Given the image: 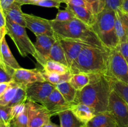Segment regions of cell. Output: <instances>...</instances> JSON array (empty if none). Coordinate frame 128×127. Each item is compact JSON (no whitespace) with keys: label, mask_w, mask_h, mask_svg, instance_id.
<instances>
[{"label":"cell","mask_w":128,"mask_h":127,"mask_svg":"<svg viewBox=\"0 0 128 127\" xmlns=\"http://www.w3.org/2000/svg\"><path fill=\"white\" fill-rule=\"evenodd\" d=\"M89 75L90 83L78 91L73 103H82L89 106L96 115L106 112L112 90L111 78L104 75Z\"/></svg>","instance_id":"cell-1"},{"label":"cell","mask_w":128,"mask_h":127,"mask_svg":"<svg viewBox=\"0 0 128 127\" xmlns=\"http://www.w3.org/2000/svg\"><path fill=\"white\" fill-rule=\"evenodd\" d=\"M50 21L54 34L59 38L79 41L92 47L106 48L92 27L78 19L65 22L54 19Z\"/></svg>","instance_id":"cell-2"},{"label":"cell","mask_w":128,"mask_h":127,"mask_svg":"<svg viewBox=\"0 0 128 127\" xmlns=\"http://www.w3.org/2000/svg\"><path fill=\"white\" fill-rule=\"evenodd\" d=\"M111 50L86 46L80 54L72 74L84 73L106 75Z\"/></svg>","instance_id":"cell-3"},{"label":"cell","mask_w":128,"mask_h":127,"mask_svg":"<svg viewBox=\"0 0 128 127\" xmlns=\"http://www.w3.org/2000/svg\"><path fill=\"white\" fill-rule=\"evenodd\" d=\"M116 11L104 9L96 16V22L92 26V29L103 46L112 50L118 47L120 41L115 27Z\"/></svg>","instance_id":"cell-4"},{"label":"cell","mask_w":128,"mask_h":127,"mask_svg":"<svg viewBox=\"0 0 128 127\" xmlns=\"http://www.w3.org/2000/svg\"><path fill=\"white\" fill-rule=\"evenodd\" d=\"M6 34L8 35L16 45L19 53L22 57L31 55L37 59V52L34 43L31 41L27 34L26 27H22L6 19Z\"/></svg>","instance_id":"cell-5"},{"label":"cell","mask_w":128,"mask_h":127,"mask_svg":"<svg viewBox=\"0 0 128 127\" xmlns=\"http://www.w3.org/2000/svg\"><path fill=\"white\" fill-rule=\"evenodd\" d=\"M106 76L128 84V64L118 47L110 51Z\"/></svg>","instance_id":"cell-6"},{"label":"cell","mask_w":128,"mask_h":127,"mask_svg":"<svg viewBox=\"0 0 128 127\" xmlns=\"http://www.w3.org/2000/svg\"><path fill=\"white\" fill-rule=\"evenodd\" d=\"M107 112L113 117L118 127H128V105L113 90L110 96Z\"/></svg>","instance_id":"cell-7"},{"label":"cell","mask_w":128,"mask_h":127,"mask_svg":"<svg viewBox=\"0 0 128 127\" xmlns=\"http://www.w3.org/2000/svg\"><path fill=\"white\" fill-rule=\"evenodd\" d=\"M28 127H42L51 122L50 112L42 105L27 100Z\"/></svg>","instance_id":"cell-8"},{"label":"cell","mask_w":128,"mask_h":127,"mask_svg":"<svg viewBox=\"0 0 128 127\" xmlns=\"http://www.w3.org/2000/svg\"><path fill=\"white\" fill-rule=\"evenodd\" d=\"M55 88L54 85L50 82H38L29 85L25 90L28 100L42 104Z\"/></svg>","instance_id":"cell-9"},{"label":"cell","mask_w":128,"mask_h":127,"mask_svg":"<svg viewBox=\"0 0 128 127\" xmlns=\"http://www.w3.org/2000/svg\"><path fill=\"white\" fill-rule=\"evenodd\" d=\"M24 17L26 22V28L32 31L36 36L38 35L54 36L50 20L26 13H24Z\"/></svg>","instance_id":"cell-10"},{"label":"cell","mask_w":128,"mask_h":127,"mask_svg":"<svg viewBox=\"0 0 128 127\" xmlns=\"http://www.w3.org/2000/svg\"><path fill=\"white\" fill-rule=\"evenodd\" d=\"M12 77L14 82L24 88L35 82H46L42 75V71L37 68L26 69L21 67L14 70Z\"/></svg>","instance_id":"cell-11"},{"label":"cell","mask_w":128,"mask_h":127,"mask_svg":"<svg viewBox=\"0 0 128 127\" xmlns=\"http://www.w3.org/2000/svg\"><path fill=\"white\" fill-rule=\"evenodd\" d=\"M58 38L61 46L64 51L68 67H69L70 72H71L75 67L78 58L80 54L81 53L82 49L85 46H90V45H88L83 42H79V41L65 39H61L59 38V37Z\"/></svg>","instance_id":"cell-12"},{"label":"cell","mask_w":128,"mask_h":127,"mask_svg":"<svg viewBox=\"0 0 128 127\" xmlns=\"http://www.w3.org/2000/svg\"><path fill=\"white\" fill-rule=\"evenodd\" d=\"M56 41V36L48 35H38L36 36V41L34 43L35 48L37 52L36 61L44 67L48 60L49 55L52 45Z\"/></svg>","instance_id":"cell-13"},{"label":"cell","mask_w":128,"mask_h":127,"mask_svg":"<svg viewBox=\"0 0 128 127\" xmlns=\"http://www.w3.org/2000/svg\"><path fill=\"white\" fill-rule=\"evenodd\" d=\"M50 112L51 117L58 115L61 112L66 110H70V104L63 98L60 92L55 88L47 98L42 103Z\"/></svg>","instance_id":"cell-14"},{"label":"cell","mask_w":128,"mask_h":127,"mask_svg":"<svg viewBox=\"0 0 128 127\" xmlns=\"http://www.w3.org/2000/svg\"><path fill=\"white\" fill-rule=\"evenodd\" d=\"M115 27L120 44L128 41V14L121 9L116 11Z\"/></svg>","instance_id":"cell-15"},{"label":"cell","mask_w":128,"mask_h":127,"mask_svg":"<svg viewBox=\"0 0 128 127\" xmlns=\"http://www.w3.org/2000/svg\"><path fill=\"white\" fill-rule=\"evenodd\" d=\"M70 110L76 118L83 124H87L96 115L89 106L82 103H71Z\"/></svg>","instance_id":"cell-16"},{"label":"cell","mask_w":128,"mask_h":127,"mask_svg":"<svg viewBox=\"0 0 128 127\" xmlns=\"http://www.w3.org/2000/svg\"><path fill=\"white\" fill-rule=\"evenodd\" d=\"M66 7L72 11L76 19L80 20L91 27L96 22V16H95L92 11L88 7L84 6H74L70 4H66Z\"/></svg>","instance_id":"cell-17"},{"label":"cell","mask_w":128,"mask_h":127,"mask_svg":"<svg viewBox=\"0 0 128 127\" xmlns=\"http://www.w3.org/2000/svg\"><path fill=\"white\" fill-rule=\"evenodd\" d=\"M0 50H1V56H2V60L4 62L5 65L6 66L10 73L12 75L14 70L21 68V67L12 55V52L8 45L7 42H6L5 36L1 41Z\"/></svg>","instance_id":"cell-18"},{"label":"cell","mask_w":128,"mask_h":127,"mask_svg":"<svg viewBox=\"0 0 128 127\" xmlns=\"http://www.w3.org/2000/svg\"><path fill=\"white\" fill-rule=\"evenodd\" d=\"M86 125L88 127H118L113 117L108 112L96 115Z\"/></svg>","instance_id":"cell-19"},{"label":"cell","mask_w":128,"mask_h":127,"mask_svg":"<svg viewBox=\"0 0 128 127\" xmlns=\"http://www.w3.org/2000/svg\"><path fill=\"white\" fill-rule=\"evenodd\" d=\"M6 18L22 27H26L24 12L21 10V6L14 2L8 9L3 10Z\"/></svg>","instance_id":"cell-20"},{"label":"cell","mask_w":128,"mask_h":127,"mask_svg":"<svg viewBox=\"0 0 128 127\" xmlns=\"http://www.w3.org/2000/svg\"><path fill=\"white\" fill-rule=\"evenodd\" d=\"M49 60L60 62V63L68 66L64 51L61 43L57 37H56V41L53 44L51 49V51H50L48 61Z\"/></svg>","instance_id":"cell-21"},{"label":"cell","mask_w":128,"mask_h":127,"mask_svg":"<svg viewBox=\"0 0 128 127\" xmlns=\"http://www.w3.org/2000/svg\"><path fill=\"white\" fill-rule=\"evenodd\" d=\"M56 88L60 92L66 102L71 104L74 101L78 91L70 84L69 82H62L55 85Z\"/></svg>","instance_id":"cell-22"},{"label":"cell","mask_w":128,"mask_h":127,"mask_svg":"<svg viewBox=\"0 0 128 127\" xmlns=\"http://www.w3.org/2000/svg\"><path fill=\"white\" fill-rule=\"evenodd\" d=\"M61 127H81L83 125L72 114L70 110H66L58 115Z\"/></svg>","instance_id":"cell-23"},{"label":"cell","mask_w":128,"mask_h":127,"mask_svg":"<svg viewBox=\"0 0 128 127\" xmlns=\"http://www.w3.org/2000/svg\"><path fill=\"white\" fill-rule=\"evenodd\" d=\"M70 84L77 91L83 89L90 83V75L88 73H78L72 74L70 82Z\"/></svg>","instance_id":"cell-24"},{"label":"cell","mask_w":128,"mask_h":127,"mask_svg":"<svg viewBox=\"0 0 128 127\" xmlns=\"http://www.w3.org/2000/svg\"><path fill=\"white\" fill-rule=\"evenodd\" d=\"M42 71V75L46 82H50L52 84L56 85L60 84L65 82H70L71 77L72 76V73L71 72H68L66 73L60 74L57 73H51V72H46Z\"/></svg>","instance_id":"cell-25"},{"label":"cell","mask_w":128,"mask_h":127,"mask_svg":"<svg viewBox=\"0 0 128 127\" xmlns=\"http://www.w3.org/2000/svg\"><path fill=\"white\" fill-rule=\"evenodd\" d=\"M42 71L51 73H57L63 74L70 72V68L66 65H64L60 62L49 60L43 67Z\"/></svg>","instance_id":"cell-26"},{"label":"cell","mask_w":128,"mask_h":127,"mask_svg":"<svg viewBox=\"0 0 128 127\" xmlns=\"http://www.w3.org/2000/svg\"><path fill=\"white\" fill-rule=\"evenodd\" d=\"M111 78V86L114 91L128 105V84L114 78Z\"/></svg>","instance_id":"cell-27"},{"label":"cell","mask_w":128,"mask_h":127,"mask_svg":"<svg viewBox=\"0 0 128 127\" xmlns=\"http://www.w3.org/2000/svg\"><path fill=\"white\" fill-rule=\"evenodd\" d=\"M9 126L10 127H28L27 106L22 113L11 120Z\"/></svg>","instance_id":"cell-28"},{"label":"cell","mask_w":128,"mask_h":127,"mask_svg":"<svg viewBox=\"0 0 128 127\" xmlns=\"http://www.w3.org/2000/svg\"><path fill=\"white\" fill-rule=\"evenodd\" d=\"M19 85L16 84L13 81V83L12 85L6 90L4 94L2 97V98L0 100V105L1 106H8L9 103L11 102L14 97L15 94L16 93Z\"/></svg>","instance_id":"cell-29"},{"label":"cell","mask_w":128,"mask_h":127,"mask_svg":"<svg viewBox=\"0 0 128 127\" xmlns=\"http://www.w3.org/2000/svg\"><path fill=\"white\" fill-rule=\"evenodd\" d=\"M27 100L28 98L26 90H25V88L19 86L13 99L11 100V102L9 103L8 106L11 107H13V106L16 105L25 103V102H27Z\"/></svg>","instance_id":"cell-30"},{"label":"cell","mask_w":128,"mask_h":127,"mask_svg":"<svg viewBox=\"0 0 128 127\" xmlns=\"http://www.w3.org/2000/svg\"><path fill=\"white\" fill-rule=\"evenodd\" d=\"M74 18L76 17L72 11L66 7L64 10L59 9L58 12L54 20L56 21H60V22H65V21H71Z\"/></svg>","instance_id":"cell-31"},{"label":"cell","mask_w":128,"mask_h":127,"mask_svg":"<svg viewBox=\"0 0 128 127\" xmlns=\"http://www.w3.org/2000/svg\"><path fill=\"white\" fill-rule=\"evenodd\" d=\"M12 108L8 106L0 105V121L6 125L10 124L12 120Z\"/></svg>","instance_id":"cell-32"},{"label":"cell","mask_w":128,"mask_h":127,"mask_svg":"<svg viewBox=\"0 0 128 127\" xmlns=\"http://www.w3.org/2000/svg\"><path fill=\"white\" fill-rule=\"evenodd\" d=\"M86 1L90 5L91 11L95 16H97L99 12L104 9L105 0H86Z\"/></svg>","instance_id":"cell-33"},{"label":"cell","mask_w":128,"mask_h":127,"mask_svg":"<svg viewBox=\"0 0 128 127\" xmlns=\"http://www.w3.org/2000/svg\"><path fill=\"white\" fill-rule=\"evenodd\" d=\"M61 3H62V0H40L33 5L44 7H55L60 9Z\"/></svg>","instance_id":"cell-34"},{"label":"cell","mask_w":128,"mask_h":127,"mask_svg":"<svg viewBox=\"0 0 128 127\" xmlns=\"http://www.w3.org/2000/svg\"><path fill=\"white\" fill-rule=\"evenodd\" d=\"M123 0H105L104 9L117 11L121 8Z\"/></svg>","instance_id":"cell-35"},{"label":"cell","mask_w":128,"mask_h":127,"mask_svg":"<svg viewBox=\"0 0 128 127\" xmlns=\"http://www.w3.org/2000/svg\"><path fill=\"white\" fill-rule=\"evenodd\" d=\"M12 110H11V113H12V119L20 115L21 113L24 111L26 108V102L21 104L16 105L11 107Z\"/></svg>","instance_id":"cell-36"},{"label":"cell","mask_w":128,"mask_h":127,"mask_svg":"<svg viewBox=\"0 0 128 127\" xmlns=\"http://www.w3.org/2000/svg\"><path fill=\"white\" fill-rule=\"evenodd\" d=\"M62 2L65 3L66 4H70L74 5V6H84V7H88V8L91 10L90 5L88 4V3L86 0H62Z\"/></svg>","instance_id":"cell-37"},{"label":"cell","mask_w":128,"mask_h":127,"mask_svg":"<svg viewBox=\"0 0 128 127\" xmlns=\"http://www.w3.org/2000/svg\"><path fill=\"white\" fill-rule=\"evenodd\" d=\"M13 81L12 75L0 67V83L4 82H10Z\"/></svg>","instance_id":"cell-38"},{"label":"cell","mask_w":128,"mask_h":127,"mask_svg":"<svg viewBox=\"0 0 128 127\" xmlns=\"http://www.w3.org/2000/svg\"><path fill=\"white\" fill-rule=\"evenodd\" d=\"M118 49L128 64V41L120 43Z\"/></svg>","instance_id":"cell-39"},{"label":"cell","mask_w":128,"mask_h":127,"mask_svg":"<svg viewBox=\"0 0 128 127\" xmlns=\"http://www.w3.org/2000/svg\"><path fill=\"white\" fill-rule=\"evenodd\" d=\"M6 27V18L4 13L3 9L0 2V29H4Z\"/></svg>","instance_id":"cell-40"},{"label":"cell","mask_w":128,"mask_h":127,"mask_svg":"<svg viewBox=\"0 0 128 127\" xmlns=\"http://www.w3.org/2000/svg\"><path fill=\"white\" fill-rule=\"evenodd\" d=\"M13 83V81L10 82H4L0 83V100L2 98L3 95L6 92L8 89L11 87Z\"/></svg>","instance_id":"cell-41"},{"label":"cell","mask_w":128,"mask_h":127,"mask_svg":"<svg viewBox=\"0 0 128 127\" xmlns=\"http://www.w3.org/2000/svg\"><path fill=\"white\" fill-rule=\"evenodd\" d=\"M1 5L3 10L8 9L15 2V0H1L0 1Z\"/></svg>","instance_id":"cell-42"},{"label":"cell","mask_w":128,"mask_h":127,"mask_svg":"<svg viewBox=\"0 0 128 127\" xmlns=\"http://www.w3.org/2000/svg\"><path fill=\"white\" fill-rule=\"evenodd\" d=\"M121 9L124 12L128 14V0H123Z\"/></svg>","instance_id":"cell-43"},{"label":"cell","mask_w":128,"mask_h":127,"mask_svg":"<svg viewBox=\"0 0 128 127\" xmlns=\"http://www.w3.org/2000/svg\"><path fill=\"white\" fill-rule=\"evenodd\" d=\"M0 67H1V68H2L3 70H4L6 71L7 72H8L9 73H10V72L8 71V70L6 66L5 65L4 62L3 60H2V56H1V50H0ZM10 74H11V73H10Z\"/></svg>","instance_id":"cell-44"},{"label":"cell","mask_w":128,"mask_h":127,"mask_svg":"<svg viewBox=\"0 0 128 127\" xmlns=\"http://www.w3.org/2000/svg\"><path fill=\"white\" fill-rule=\"evenodd\" d=\"M15 2L22 6L24 4H30L31 0H15Z\"/></svg>","instance_id":"cell-45"},{"label":"cell","mask_w":128,"mask_h":127,"mask_svg":"<svg viewBox=\"0 0 128 127\" xmlns=\"http://www.w3.org/2000/svg\"><path fill=\"white\" fill-rule=\"evenodd\" d=\"M6 35V28L4 29H0V46H1V41H2V39Z\"/></svg>","instance_id":"cell-46"},{"label":"cell","mask_w":128,"mask_h":127,"mask_svg":"<svg viewBox=\"0 0 128 127\" xmlns=\"http://www.w3.org/2000/svg\"><path fill=\"white\" fill-rule=\"evenodd\" d=\"M42 127H61L58 126V125L55 124V123H53L52 122H50L49 123H48L47 124L44 125Z\"/></svg>","instance_id":"cell-47"},{"label":"cell","mask_w":128,"mask_h":127,"mask_svg":"<svg viewBox=\"0 0 128 127\" xmlns=\"http://www.w3.org/2000/svg\"><path fill=\"white\" fill-rule=\"evenodd\" d=\"M40 0H31V2H30V4H32L33 5L34 4L36 3V2H37L38 1H39Z\"/></svg>","instance_id":"cell-48"},{"label":"cell","mask_w":128,"mask_h":127,"mask_svg":"<svg viewBox=\"0 0 128 127\" xmlns=\"http://www.w3.org/2000/svg\"><path fill=\"white\" fill-rule=\"evenodd\" d=\"M4 125V123H2L1 121H0V127H3Z\"/></svg>","instance_id":"cell-49"},{"label":"cell","mask_w":128,"mask_h":127,"mask_svg":"<svg viewBox=\"0 0 128 127\" xmlns=\"http://www.w3.org/2000/svg\"><path fill=\"white\" fill-rule=\"evenodd\" d=\"M3 127H10V126H9V124L8 125H6V124H4V123Z\"/></svg>","instance_id":"cell-50"},{"label":"cell","mask_w":128,"mask_h":127,"mask_svg":"<svg viewBox=\"0 0 128 127\" xmlns=\"http://www.w3.org/2000/svg\"><path fill=\"white\" fill-rule=\"evenodd\" d=\"M81 127H88V126L86 125V124H83L82 126H81Z\"/></svg>","instance_id":"cell-51"},{"label":"cell","mask_w":128,"mask_h":127,"mask_svg":"<svg viewBox=\"0 0 128 127\" xmlns=\"http://www.w3.org/2000/svg\"></svg>","instance_id":"cell-52"},{"label":"cell","mask_w":128,"mask_h":127,"mask_svg":"<svg viewBox=\"0 0 128 127\" xmlns=\"http://www.w3.org/2000/svg\"><path fill=\"white\" fill-rule=\"evenodd\" d=\"M0 1H1V0H0Z\"/></svg>","instance_id":"cell-53"}]
</instances>
